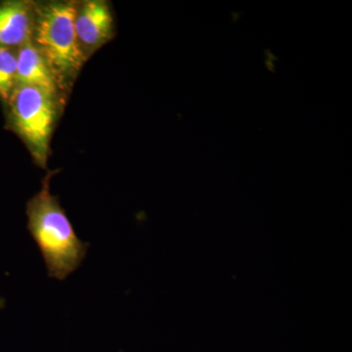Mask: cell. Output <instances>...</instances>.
Wrapping results in <instances>:
<instances>
[{
    "label": "cell",
    "instance_id": "6da1fadb",
    "mask_svg": "<svg viewBox=\"0 0 352 352\" xmlns=\"http://www.w3.org/2000/svg\"><path fill=\"white\" fill-rule=\"evenodd\" d=\"M54 173L50 171L45 176L43 188L28 201L25 214L28 230L43 256L48 276L65 281L80 267L90 245L78 238L59 199L51 194Z\"/></svg>",
    "mask_w": 352,
    "mask_h": 352
},
{
    "label": "cell",
    "instance_id": "7a4b0ae2",
    "mask_svg": "<svg viewBox=\"0 0 352 352\" xmlns=\"http://www.w3.org/2000/svg\"><path fill=\"white\" fill-rule=\"evenodd\" d=\"M76 1L36 3L31 41L50 65L63 94L87 60L76 38Z\"/></svg>",
    "mask_w": 352,
    "mask_h": 352
},
{
    "label": "cell",
    "instance_id": "3957f363",
    "mask_svg": "<svg viewBox=\"0 0 352 352\" xmlns=\"http://www.w3.org/2000/svg\"><path fill=\"white\" fill-rule=\"evenodd\" d=\"M60 99L38 87L17 85L6 102L9 129L24 141L34 163L46 168Z\"/></svg>",
    "mask_w": 352,
    "mask_h": 352
},
{
    "label": "cell",
    "instance_id": "277c9868",
    "mask_svg": "<svg viewBox=\"0 0 352 352\" xmlns=\"http://www.w3.org/2000/svg\"><path fill=\"white\" fill-rule=\"evenodd\" d=\"M75 31L83 55L88 57L113 36V17L110 4L104 0L76 2Z\"/></svg>",
    "mask_w": 352,
    "mask_h": 352
},
{
    "label": "cell",
    "instance_id": "5b68a950",
    "mask_svg": "<svg viewBox=\"0 0 352 352\" xmlns=\"http://www.w3.org/2000/svg\"><path fill=\"white\" fill-rule=\"evenodd\" d=\"M36 2L6 0L0 2V47L18 50L31 41Z\"/></svg>",
    "mask_w": 352,
    "mask_h": 352
},
{
    "label": "cell",
    "instance_id": "8992f818",
    "mask_svg": "<svg viewBox=\"0 0 352 352\" xmlns=\"http://www.w3.org/2000/svg\"><path fill=\"white\" fill-rule=\"evenodd\" d=\"M17 85L38 87L60 100L63 95L50 65L32 41L17 50Z\"/></svg>",
    "mask_w": 352,
    "mask_h": 352
},
{
    "label": "cell",
    "instance_id": "52a82bcc",
    "mask_svg": "<svg viewBox=\"0 0 352 352\" xmlns=\"http://www.w3.org/2000/svg\"><path fill=\"white\" fill-rule=\"evenodd\" d=\"M17 83V50L0 47V99L6 103Z\"/></svg>",
    "mask_w": 352,
    "mask_h": 352
}]
</instances>
